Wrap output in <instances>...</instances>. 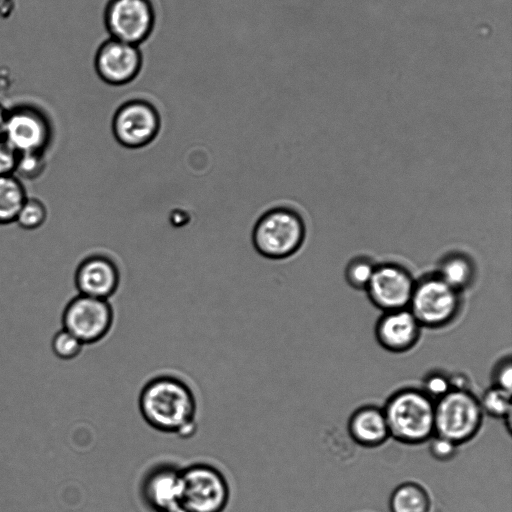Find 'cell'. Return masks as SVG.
Returning a JSON list of instances; mask_svg holds the SVG:
<instances>
[{
	"mask_svg": "<svg viewBox=\"0 0 512 512\" xmlns=\"http://www.w3.org/2000/svg\"><path fill=\"white\" fill-rule=\"evenodd\" d=\"M138 408L143 420L158 432L186 438L197 429L195 393L175 375L161 374L149 379L139 393Z\"/></svg>",
	"mask_w": 512,
	"mask_h": 512,
	"instance_id": "obj_1",
	"label": "cell"
},
{
	"mask_svg": "<svg viewBox=\"0 0 512 512\" xmlns=\"http://www.w3.org/2000/svg\"><path fill=\"white\" fill-rule=\"evenodd\" d=\"M390 438L420 445L435 434V401L420 388L406 387L391 394L382 407Z\"/></svg>",
	"mask_w": 512,
	"mask_h": 512,
	"instance_id": "obj_2",
	"label": "cell"
},
{
	"mask_svg": "<svg viewBox=\"0 0 512 512\" xmlns=\"http://www.w3.org/2000/svg\"><path fill=\"white\" fill-rule=\"evenodd\" d=\"M306 227L301 215L287 207L265 211L251 231V242L256 252L267 259H285L303 245Z\"/></svg>",
	"mask_w": 512,
	"mask_h": 512,
	"instance_id": "obj_3",
	"label": "cell"
},
{
	"mask_svg": "<svg viewBox=\"0 0 512 512\" xmlns=\"http://www.w3.org/2000/svg\"><path fill=\"white\" fill-rule=\"evenodd\" d=\"M483 419L479 398L470 389H451L435 401V434L458 446L477 436Z\"/></svg>",
	"mask_w": 512,
	"mask_h": 512,
	"instance_id": "obj_4",
	"label": "cell"
},
{
	"mask_svg": "<svg viewBox=\"0 0 512 512\" xmlns=\"http://www.w3.org/2000/svg\"><path fill=\"white\" fill-rule=\"evenodd\" d=\"M230 485L223 472L206 462L181 468V506L185 512H224Z\"/></svg>",
	"mask_w": 512,
	"mask_h": 512,
	"instance_id": "obj_5",
	"label": "cell"
},
{
	"mask_svg": "<svg viewBox=\"0 0 512 512\" xmlns=\"http://www.w3.org/2000/svg\"><path fill=\"white\" fill-rule=\"evenodd\" d=\"M408 309L422 328H445L460 312V292L437 275L428 276L415 283Z\"/></svg>",
	"mask_w": 512,
	"mask_h": 512,
	"instance_id": "obj_6",
	"label": "cell"
},
{
	"mask_svg": "<svg viewBox=\"0 0 512 512\" xmlns=\"http://www.w3.org/2000/svg\"><path fill=\"white\" fill-rule=\"evenodd\" d=\"M161 116L158 109L142 99H131L119 105L111 119L114 138L128 149L149 145L159 134Z\"/></svg>",
	"mask_w": 512,
	"mask_h": 512,
	"instance_id": "obj_7",
	"label": "cell"
},
{
	"mask_svg": "<svg viewBox=\"0 0 512 512\" xmlns=\"http://www.w3.org/2000/svg\"><path fill=\"white\" fill-rule=\"evenodd\" d=\"M103 21L108 38L138 46L153 31L154 8L150 0H108Z\"/></svg>",
	"mask_w": 512,
	"mask_h": 512,
	"instance_id": "obj_8",
	"label": "cell"
},
{
	"mask_svg": "<svg viewBox=\"0 0 512 512\" xmlns=\"http://www.w3.org/2000/svg\"><path fill=\"white\" fill-rule=\"evenodd\" d=\"M114 311L108 300L79 294L66 306L63 326L85 344L104 339L112 329Z\"/></svg>",
	"mask_w": 512,
	"mask_h": 512,
	"instance_id": "obj_9",
	"label": "cell"
},
{
	"mask_svg": "<svg viewBox=\"0 0 512 512\" xmlns=\"http://www.w3.org/2000/svg\"><path fill=\"white\" fill-rule=\"evenodd\" d=\"M51 138L50 120L40 108L30 104H20L7 110L3 140L18 154L45 153Z\"/></svg>",
	"mask_w": 512,
	"mask_h": 512,
	"instance_id": "obj_10",
	"label": "cell"
},
{
	"mask_svg": "<svg viewBox=\"0 0 512 512\" xmlns=\"http://www.w3.org/2000/svg\"><path fill=\"white\" fill-rule=\"evenodd\" d=\"M411 274L394 263L376 265L365 290L372 304L383 312L409 307L415 287Z\"/></svg>",
	"mask_w": 512,
	"mask_h": 512,
	"instance_id": "obj_11",
	"label": "cell"
},
{
	"mask_svg": "<svg viewBox=\"0 0 512 512\" xmlns=\"http://www.w3.org/2000/svg\"><path fill=\"white\" fill-rule=\"evenodd\" d=\"M142 55L139 47L108 38L97 48L94 69L98 77L109 86L131 83L139 74Z\"/></svg>",
	"mask_w": 512,
	"mask_h": 512,
	"instance_id": "obj_12",
	"label": "cell"
},
{
	"mask_svg": "<svg viewBox=\"0 0 512 512\" xmlns=\"http://www.w3.org/2000/svg\"><path fill=\"white\" fill-rule=\"evenodd\" d=\"M140 497L150 512H176L181 506V468L170 462H161L143 475Z\"/></svg>",
	"mask_w": 512,
	"mask_h": 512,
	"instance_id": "obj_13",
	"label": "cell"
},
{
	"mask_svg": "<svg viewBox=\"0 0 512 512\" xmlns=\"http://www.w3.org/2000/svg\"><path fill=\"white\" fill-rule=\"evenodd\" d=\"M423 328L406 309L383 312L374 328L377 343L387 352L403 354L412 350L420 340Z\"/></svg>",
	"mask_w": 512,
	"mask_h": 512,
	"instance_id": "obj_14",
	"label": "cell"
},
{
	"mask_svg": "<svg viewBox=\"0 0 512 512\" xmlns=\"http://www.w3.org/2000/svg\"><path fill=\"white\" fill-rule=\"evenodd\" d=\"M120 272L116 263L104 255L85 258L77 267L75 284L79 294L108 300L118 289Z\"/></svg>",
	"mask_w": 512,
	"mask_h": 512,
	"instance_id": "obj_15",
	"label": "cell"
},
{
	"mask_svg": "<svg viewBox=\"0 0 512 512\" xmlns=\"http://www.w3.org/2000/svg\"><path fill=\"white\" fill-rule=\"evenodd\" d=\"M347 431L352 441L363 448H377L390 438L383 409L375 405L357 408L348 419Z\"/></svg>",
	"mask_w": 512,
	"mask_h": 512,
	"instance_id": "obj_16",
	"label": "cell"
},
{
	"mask_svg": "<svg viewBox=\"0 0 512 512\" xmlns=\"http://www.w3.org/2000/svg\"><path fill=\"white\" fill-rule=\"evenodd\" d=\"M431 504L427 490L414 481L397 485L389 498L390 512H430Z\"/></svg>",
	"mask_w": 512,
	"mask_h": 512,
	"instance_id": "obj_17",
	"label": "cell"
},
{
	"mask_svg": "<svg viewBox=\"0 0 512 512\" xmlns=\"http://www.w3.org/2000/svg\"><path fill=\"white\" fill-rule=\"evenodd\" d=\"M436 275L450 287L461 292L473 282L475 267L466 255L452 253L441 261Z\"/></svg>",
	"mask_w": 512,
	"mask_h": 512,
	"instance_id": "obj_18",
	"label": "cell"
},
{
	"mask_svg": "<svg viewBox=\"0 0 512 512\" xmlns=\"http://www.w3.org/2000/svg\"><path fill=\"white\" fill-rule=\"evenodd\" d=\"M26 198L25 188L17 177L0 176V224L15 222Z\"/></svg>",
	"mask_w": 512,
	"mask_h": 512,
	"instance_id": "obj_19",
	"label": "cell"
},
{
	"mask_svg": "<svg viewBox=\"0 0 512 512\" xmlns=\"http://www.w3.org/2000/svg\"><path fill=\"white\" fill-rule=\"evenodd\" d=\"M484 415L502 419L511 426V391L492 385L479 398Z\"/></svg>",
	"mask_w": 512,
	"mask_h": 512,
	"instance_id": "obj_20",
	"label": "cell"
},
{
	"mask_svg": "<svg viewBox=\"0 0 512 512\" xmlns=\"http://www.w3.org/2000/svg\"><path fill=\"white\" fill-rule=\"evenodd\" d=\"M47 218L45 204L37 198H26L15 222L23 229L34 230L44 224Z\"/></svg>",
	"mask_w": 512,
	"mask_h": 512,
	"instance_id": "obj_21",
	"label": "cell"
},
{
	"mask_svg": "<svg viewBox=\"0 0 512 512\" xmlns=\"http://www.w3.org/2000/svg\"><path fill=\"white\" fill-rule=\"evenodd\" d=\"M46 168L45 153L27 152L19 153L13 175L20 181L38 178Z\"/></svg>",
	"mask_w": 512,
	"mask_h": 512,
	"instance_id": "obj_22",
	"label": "cell"
},
{
	"mask_svg": "<svg viewBox=\"0 0 512 512\" xmlns=\"http://www.w3.org/2000/svg\"><path fill=\"white\" fill-rule=\"evenodd\" d=\"M376 265L369 259L356 258L346 268V280L355 289H364L370 282Z\"/></svg>",
	"mask_w": 512,
	"mask_h": 512,
	"instance_id": "obj_23",
	"label": "cell"
},
{
	"mask_svg": "<svg viewBox=\"0 0 512 512\" xmlns=\"http://www.w3.org/2000/svg\"><path fill=\"white\" fill-rule=\"evenodd\" d=\"M83 346L84 344L80 340L65 329L59 331L52 340L54 354L64 360L77 357Z\"/></svg>",
	"mask_w": 512,
	"mask_h": 512,
	"instance_id": "obj_24",
	"label": "cell"
},
{
	"mask_svg": "<svg viewBox=\"0 0 512 512\" xmlns=\"http://www.w3.org/2000/svg\"><path fill=\"white\" fill-rule=\"evenodd\" d=\"M420 389L436 401L452 389L450 376L442 371H430L423 377Z\"/></svg>",
	"mask_w": 512,
	"mask_h": 512,
	"instance_id": "obj_25",
	"label": "cell"
},
{
	"mask_svg": "<svg viewBox=\"0 0 512 512\" xmlns=\"http://www.w3.org/2000/svg\"><path fill=\"white\" fill-rule=\"evenodd\" d=\"M458 448L459 446L452 441L436 434L428 441L430 455L440 462L452 460L456 456Z\"/></svg>",
	"mask_w": 512,
	"mask_h": 512,
	"instance_id": "obj_26",
	"label": "cell"
},
{
	"mask_svg": "<svg viewBox=\"0 0 512 512\" xmlns=\"http://www.w3.org/2000/svg\"><path fill=\"white\" fill-rule=\"evenodd\" d=\"M492 385L511 391L512 361L507 356L499 360L492 370Z\"/></svg>",
	"mask_w": 512,
	"mask_h": 512,
	"instance_id": "obj_27",
	"label": "cell"
},
{
	"mask_svg": "<svg viewBox=\"0 0 512 512\" xmlns=\"http://www.w3.org/2000/svg\"><path fill=\"white\" fill-rule=\"evenodd\" d=\"M18 153L3 139L0 140V176L13 175Z\"/></svg>",
	"mask_w": 512,
	"mask_h": 512,
	"instance_id": "obj_28",
	"label": "cell"
},
{
	"mask_svg": "<svg viewBox=\"0 0 512 512\" xmlns=\"http://www.w3.org/2000/svg\"><path fill=\"white\" fill-rule=\"evenodd\" d=\"M7 110L0 104V140L3 139Z\"/></svg>",
	"mask_w": 512,
	"mask_h": 512,
	"instance_id": "obj_29",
	"label": "cell"
}]
</instances>
